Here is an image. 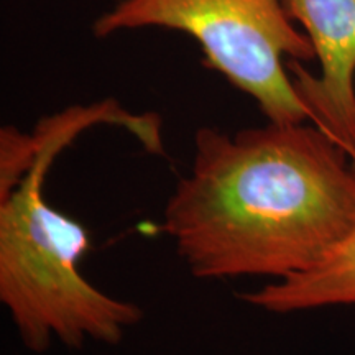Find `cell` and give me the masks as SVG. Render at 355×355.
<instances>
[{"label": "cell", "mask_w": 355, "mask_h": 355, "mask_svg": "<svg viewBox=\"0 0 355 355\" xmlns=\"http://www.w3.org/2000/svg\"><path fill=\"white\" fill-rule=\"evenodd\" d=\"M242 301L275 314L355 306V225L324 259L300 275L243 293Z\"/></svg>", "instance_id": "obj_5"}, {"label": "cell", "mask_w": 355, "mask_h": 355, "mask_svg": "<svg viewBox=\"0 0 355 355\" xmlns=\"http://www.w3.org/2000/svg\"><path fill=\"white\" fill-rule=\"evenodd\" d=\"M123 117L119 104L104 101L44 119L32 133V168L0 199V301L33 354L46 352L53 340L69 349L87 340L117 345L144 318L140 306L97 290L83 277L79 263L91 248L87 229L44 198L58 155L89 127L121 125Z\"/></svg>", "instance_id": "obj_2"}, {"label": "cell", "mask_w": 355, "mask_h": 355, "mask_svg": "<svg viewBox=\"0 0 355 355\" xmlns=\"http://www.w3.org/2000/svg\"><path fill=\"white\" fill-rule=\"evenodd\" d=\"M354 225L352 155L313 122H268L199 128L162 229L193 277L279 282L313 268Z\"/></svg>", "instance_id": "obj_1"}, {"label": "cell", "mask_w": 355, "mask_h": 355, "mask_svg": "<svg viewBox=\"0 0 355 355\" xmlns=\"http://www.w3.org/2000/svg\"><path fill=\"white\" fill-rule=\"evenodd\" d=\"M157 26L196 40L204 64L257 102L268 122H309L288 61L316 60L283 0H121L94 21L97 38Z\"/></svg>", "instance_id": "obj_3"}, {"label": "cell", "mask_w": 355, "mask_h": 355, "mask_svg": "<svg viewBox=\"0 0 355 355\" xmlns=\"http://www.w3.org/2000/svg\"><path fill=\"white\" fill-rule=\"evenodd\" d=\"M303 26L319 61V74L288 61L309 122L327 132L355 159V0H283Z\"/></svg>", "instance_id": "obj_4"}]
</instances>
